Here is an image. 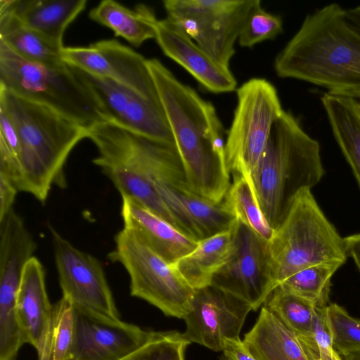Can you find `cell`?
I'll list each match as a JSON object with an SVG mask.
<instances>
[{
  "mask_svg": "<svg viewBox=\"0 0 360 360\" xmlns=\"http://www.w3.org/2000/svg\"><path fill=\"white\" fill-rule=\"evenodd\" d=\"M188 189L215 203L231 186L223 124L212 103L181 82L157 58L147 59Z\"/></svg>",
  "mask_w": 360,
  "mask_h": 360,
  "instance_id": "obj_1",
  "label": "cell"
},
{
  "mask_svg": "<svg viewBox=\"0 0 360 360\" xmlns=\"http://www.w3.org/2000/svg\"><path fill=\"white\" fill-rule=\"evenodd\" d=\"M274 68L281 78L360 101V30L339 4H326L305 16L276 55Z\"/></svg>",
  "mask_w": 360,
  "mask_h": 360,
  "instance_id": "obj_2",
  "label": "cell"
},
{
  "mask_svg": "<svg viewBox=\"0 0 360 360\" xmlns=\"http://www.w3.org/2000/svg\"><path fill=\"white\" fill-rule=\"evenodd\" d=\"M0 106L12 120L20 143L18 191L44 203L51 186L63 183L65 162L87 129L44 104L0 87Z\"/></svg>",
  "mask_w": 360,
  "mask_h": 360,
  "instance_id": "obj_3",
  "label": "cell"
},
{
  "mask_svg": "<svg viewBox=\"0 0 360 360\" xmlns=\"http://www.w3.org/2000/svg\"><path fill=\"white\" fill-rule=\"evenodd\" d=\"M324 174L319 143L293 113L284 110L273 127L253 179L259 207L274 229L296 195L316 186Z\"/></svg>",
  "mask_w": 360,
  "mask_h": 360,
  "instance_id": "obj_4",
  "label": "cell"
},
{
  "mask_svg": "<svg viewBox=\"0 0 360 360\" xmlns=\"http://www.w3.org/2000/svg\"><path fill=\"white\" fill-rule=\"evenodd\" d=\"M274 289L295 273L325 262L344 264V238L328 221L311 193L302 190L266 243Z\"/></svg>",
  "mask_w": 360,
  "mask_h": 360,
  "instance_id": "obj_5",
  "label": "cell"
},
{
  "mask_svg": "<svg viewBox=\"0 0 360 360\" xmlns=\"http://www.w3.org/2000/svg\"><path fill=\"white\" fill-rule=\"evenodd\" d=\"M0 87L47 105L86 129L106 121L94 95L70 66L53 68L27 61L1 41Z\"/></svg>",
  "mask_w": 360,
  "mask_h": 360,
  "instance_id": "obj_6",
  "label": "cell"
},
{
  "mask_svg": "<svg viewBox=\"0 0 360 360\" xmlns=\"http://www.w3.org/2000/svg\"><path fill=\"white\" fill-rule=\"evenodd\" d=\"M237 104L227 132L225 153L230 174L253 184L273 127L283 112L276 87L264 78H251L236 89Z\"/></svg>",
  "mask_w": 360,
  "mask_h": 360,
  "instance_id": "obj_7",
  "label": "cell"
},
{
  "mask_svg": "<svg viewBox=\"0 0 360 360\" xmlns=\"http://www.w3.org/2000/svg\"><path fill=\"white\" fill-rule=\"evenodd\" d=\"M115 242L108 257L127 270L131 295L147 301L166 316L184 319L191 310L195 290L131 231L123 228Z\"/></svg>",
  "mask_w": 360,
  "mask_h": 360,
  "instance_id": "obj_8",
  "label": "cell"
},
{
  "mask_svg": "<svg viewBox=\"0 0 360 360\" xmlns=\"http://www.w3.org/2000/svg\"><path fill=\"white\" fill-rule=\"evenodd\" d=\"M256 0H165L166 18L229 68L235 44Z\"/></svg>",
  "mask_w": 360,
  "mask_h": 360,
  "instance_id": "obj_9",
  "label": "cell"
},
{
  "mask_svg": "<svg viewBox=\"0 0 360 360\" xmlns=\"http://www.w3.org/2000/svg\"><path fill=\"white\" fill-rule=\"evenodd\" d=\"M50 230L63 296L76 307L120 320L101 263L77 249L52 227Z\"/></svg>",
  "mask_w": 360,
  "mask_h": 360,
  "instance_id": "obj_10",
  "label": "cell"
},
{
  "mask_svg": "<svg viewBox=\"0 0 360 360\" xmlns=\"http://www.w3.org/2000/svg\"><path fill=\"white\" fill-rule=\"evenodd\" d=\"M70 67L93 93L107 121L150 139L175 146L162 104L116 82Z\"/></svg>",
  "mask_w": 360,
  "mask_h": 360,
  "instance_id": "obj_11",
  "label": "cell"
},
{
  "mask_svg": "<svg viewBox=\"0 0 360 360\" xmlns=\"http://www.w3.org/2000/svg\"><path fill=\"white\" fill-rule=\"evenodd\" d=\"M62 56L68 65L116 82L162 104L147 59L116 40L98 41L89 47H64Z\"/></svg>",
  "mask_w": 360,
  "mask_h": 360,
  "instance_id": "obj_12",
  "label": "cell"
},
{
  "mask_svg": "<svg viewBox=\"0 0 360 360\" xmlns=\"http://www.w3.org/2000/svg\"><path fill=\"white\" fill-rule=\"evenodd\" d=\"M266 243L240 223L233 252L214 275L211 285L246 302L253 311L257 310L274 290Z\"/></svg>",
  "mask_w": 360,
  "mask_h": 360,
  "instance_id": "obj_13",
  "label": "cell"
},
{
  "mask_svg": "<svg viewBox=\"0 0 360 360\" xmlns=\"http://www.w3.org/2000/svg\"><path fill=\"white\" fill-rule=\"evenodd\" d=\"M251 310L246 302L212 285L195 290L191 310L183 319L184 334L191 342L222 351L224 340L239 338Z\"/></svg>",
  "mask_w": 360,
  "mask_h": 360,
  "instance_id": "obj_14",
  "label": "cell"
},
{
  "mask_svg": "<svg viewBox=\"0 0 360 360\" xmlns=\"http://www.w3.org/2000/svg\"><path fill=\"white\" fill-rule=\"evenodd\" d=\"M74 310L72 360H118L147 342L153 332L75 305Z\"/></svg>",
  "mask_w": 360,
  "mask_h": 360,
  "instance_id": "obj_15",
  "label": "cell"
},
{
  "mask_svg": "<svg viewBox=\"0 0 360 360\" xmlns=\"http://www.w3.org/2000/svg\"><path fill=\"white\" fill-rule=\"evenodd\" d=\"M157 43L165 56L191 74L207 91L214 94L236 90L237 81L230 70L212 58L182 30L167 18H150Z\"/></svg>",
  "mask_w": 360,
  "mask_h": 360,
  "instance_id": "obj_16",
  "label": "cell"
},
{
  "mask_svg": "<svg viewBox=\"0 0 360 360\" xmlns=\"http://www.w3.org/2000/svg\"><path fill=\"white\" fill-rule=\"evenodd\" d=\"M53 306L46 292L44 267L33 257L23 271L17 312L25 343L35 348L38 360H51Z\"/></svg>",
  "mask_w": 360,
  "mask_h": 360,
  "instance_id": "obj_17",
  "label": "cell"
},
{
  "mask_svg": "<svg viewBox=\"0 0 360 360\" xmlns=\"http://www.w3.org/2000/svg\"><path fill=\"white\" fill-rule=\"evenodd\" d=\"M122 196L124 227L134 232L167 263L174 264L192 252L198 241L135 200Z\"/></svg>",
  "mask_w": 360,
  "mask_h": 360,
  "instance_id": "obj_18",
  "label": "cell"
},
{
  "mask_svg": "<svg viewBox=\"0 0 360 360\" xmlns=\"http://www.w3.org/2000/svg\"><path fill=\"white\" fill-rule=\"evenodd\" d=\"M86 3V0H1L0 9L10 12L22 25L63 45L66 28Z\"/></svg>",
  "mask_w": 360,
  "mask_h": 360,
  "instance_id": "obj_19",
  "label": "cell"
},
{
  "mask_svg": "<svg viewBox=\"0 0 360 360\" xmlns=\"http://www.w3.org/2000/svg\"><path fill=\"white\" fill-rule=\"evenodd\" d=\"M243 341L257 360H314L300 338L264 307Z\"/></svg>",
  "mask_w": 360,
  "mask_h": 360,
  "instance_id": "obj_20",
  "label": "cell"
},
{
  "mask_svg": "<svg viewBox=\"0 0 360 360\" xmlns=\"http://www.w3.org/2000/svg\"><path fill=\"white\" fill-rule=\"evenodd\" d=\"M236 219L227 230L198 241L196 248L173 266L195 290L211 285L214 275L232 255L239 228Z\"/></svg>",
  "mask_w": 360,
  "mask_h": 360,
  "instance_id": "obj_21",
  "label": "cell"
},
{
  "mask_svg": "<svg viewBox=\"0 0 360 360\" xmlns=\"http://www.w3.org/2000/svg\"><path fill=\"white\" fill-rule=\"evenodd\" d=\"M321 101L335 140L360 187V101L326 93Z\"/></svg>",
  "mask_w": 360,
  "mask_h": 360,
  "instance_id": "obj_22",
  "label": "cell"
},
{
  "mask_svg": "<svg viewBox=\"0 0 360 360\" xmlns=\"http://www.w3.org/2000/svg\"><path fill=\"white\" fill-rule=\"evenodd\" d=\"M0 41L27 61L53 68L66 65L62 56L63 45L22 25L3 9H0Z\"/></svg>",
  "mask_w": 360,
  "mask_h": 360,
  "instance_id": "obj_23",
  "label": "cell"
},
{
  "mask_svg": "<svg viewBox=\"0 0 360 360\" xmlns=\"http://www.w3.org/2000/svg\"><path fill=\"white\" fill-rule=\"evenodd\" d=\"M153 13L146 5H138L133 11L115 1L104 0L90 11L89 16L112 30L115 36L123 37L133 46H139L155 37L150 22Z\"/></svg>",
  "mask_w": 360,
  "mask_h": 360,
  "instance_id": "obj_24",
  "label": "cell"
},
{
  "mask_svg": "<svg viewBox=\"0 0 360 360\" xmlns=\"http://www.w3.org/2000/svg\"><path fill=\"white\" fill-rule=\"evenodd\" d=\"M233 181L223 202L238 221L268 242L274 232L262 212L254 184L240 174H233Z\"/></svg>",
  "mask_w": 360,
  "mask_h": 360,
  "instance_id": "obj_25",
  "label": "cell"
},
{
  "mask_svg": "<svg viewBox=\"0 0 360 360\" xmlns=\"http://www.w3.org/2000/svg\"><path fill=\"white\" fill-rule=\"evenodd\" d=\"M263 307L300 340L311 335L316 308L311 302L278 285L270 292Z\"/></svg>",
  "mask_w": 360,
  "mask_h": 360,
  "instance_id": "obj_26",
  "label": "cell"
},
{
  "mask_svg": "<svg viewBox=\"0 0 360 360\" xmlns=\"http://www.w3.org/2000/svg\"><path fill=\"white\" fill-rule=\"evenodd\" d=\"M342 264L331 262L314 265L290 276L278 285L308 300L317 308L325 307L328 305L331 278Z\"/></svg>",
  "mask_w": 360,
  "mask_h": 360,
  "instance_id": "obj_27",
  "label": "cell"
},
{
  "mask_svg": "<svg viewBox=\"0 0 360 360\" xmlns=\"http://www.w3.org/2000/svg\"><path fill=\"white\" fill-rule=\"evenodd\" d=\"M190 343L179 331H153L147 342L118 360H185Z\"/></svg>",
  "mask_w": 360,
  "mask_h": 360,
  "instance_id": "obj_28",
  "label": "cell"
},
{
  "mask_svg": "<svg viewBox=\"0 0 360 360\" xmlns=\"http://www.w3.org/2000/svg\"><path fill=\"white\" fill-rule=\"evenodd\" d=\"M75 334L74 305L62 296L53 306L51 360L72 359Z\"/></svg>",
  "mask_w": 360,
  "mask_h": 360,
  "instance_id": "obj_29",
  "label": "cell"
},
{
  "mask_svg": "<svg viewBox=\"0 0 360 360\" xmlns=\"http://www.w3.org/2000/svg\"><path fill=\"white\" fill-rule=\"evenodd\" d=\"M283 31L282 18L266 11L261 1L256 0L241 29L238 43L241 47L252 48L259 43L275 39Z\"/></svg>",
  "mask_w": 360,
  "mask_h": 360,
  "instance_id": "obj_30",
  "label": "cell"
},
{
  "mask_svg": "<svg viewBox=\"0 0 360 360\" xmlns=\"http://www.w3.org/2000/svg\"><path fill=\"white\" fill-rule=\"evenodd\" d=\"M327 312L334 349L343 356L360 352V319L335 303L327 306Z\"/></svg>",
  "mask_w": 360,
  "mask_h": 360,
  "instance_id": "obj_31",
  "label": "cell"
},
{
  "mask_svg": "<svg viewBox=\"0 0 360 360\" xmlns=\"http://www.w3.org/2000/svg\"><path fill=\"white\" fill-rule=\"evenodd\" d=\"M0 174L5 175L18 188L20 179V140L12 120L1 106Z\"/></svg>",
  "mask_w": 360,
  "mask_h": 360,
  "instance_id": "obj_32",
  "label": "cell"
},
{
  "mask_svg": "<svg viewBox=\"0 0 360 360\" xmlns=\"http://www.w3.org/2000/svg\"><path fill=\"white\" fill-rule=\"evenodd\" d=\"M314 360H319L322 352L333 348L332 335L329 326L327 307L316 308L311 335L301 340Z\"/></svg>",
  "mask_w": 360,
  "mask_h": 360,
  "instance_id": "obj_33",
  "label": "cell"
},
{
  "mask_svg": "<svg viewBox=\"0 0 360 360\" xmlns=\"http://www.w3.org/2000/svg\"><path fill=\"white\" fill-rule=\"evenodd\" d=\"M223 360H257L240 337L224 341Z\"/></svg>",
  "mask_w": 360,
  "mask_h": 360,
  "instance_id": "obj_34",
  "label": "cell"
},
{
  "mask_svg": "<svg viewBox=\"0 0 360 360\" xmlns=\"http://www.w3.org/2000/svg\"><path fill=\"white\" fill-rule=\"evenodd\" d=\"M18 192L13 183L5 175L0 174V219L13 209Z\"/></svg>",
  "mask_w": 360,
  "mask_h": 360,
  "instance_id": "obj_35",
  "label": "cell"
},
{
  "mask_svg": "<svg viewBox=\"0 0 360 360\" xmlns=\"http://www.w3.org/2000/svg\"><path fill=\"white\" fill-rule=\"evenodd\" d=\"M347 257H351L360 271V233L344 238Z\"/></svg>",
  "mask_w": 360,
  "mask_h": 360,
  "instance_id": "obj_36",
  "label": "cell"
},
{
  "mask_svg": "<svg viewBox=\"0 0 360 360\" xmlns=\"http://www.w3.org/2000/svg\"><path fill=\"white\" fill-rule=\"evenodd\" d=\"M346 10L349 20L360 30V4Z\"/></svg>",
  "mask_w": 360,
  "mask_h": 360,
  "instance_id": "obj_37",
  "label": "cell"
},
{
  "mask_svg": "<svg viewBox=\"0 0 360 360\" xmlns=\"http://www.w3.org/2000/svg\"><path fill=\"white\" fill-rule=\"evenodd\" d=\"M319 360H342L340 354L334 348L322 352L320 354Z\"/></svg>",
  "mask_w": 360,
  "mask_h": 360,
  "instance_id": "obj_38",
  "label": "cell"
},
{
  "mask_svg": "<svg viewBox=\"0 0 360 360\" xmlns=\"http://www.w3.org/2000/svg\"><path fill=\"white\" fill-rule=\"evenodd\" d=\"M344 360H360V352H354L345 356Z\"/></svg>",
  "mask_w": 360,
  "mask_h": 360,
  "instance_id": "obj_39",
  "label": "cell"
}]
</instances>
